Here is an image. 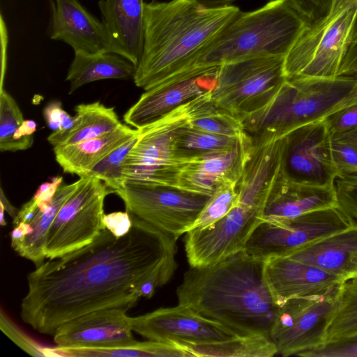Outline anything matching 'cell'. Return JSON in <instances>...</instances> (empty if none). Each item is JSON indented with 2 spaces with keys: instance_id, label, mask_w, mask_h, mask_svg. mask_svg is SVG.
Returning <instances> with one entry per match:
<instances>
[{
  "instance_id": "16",
  "label": "cell",
  "mask_w": 357,
  "mask_h": 357,
  "mask_svg": "<svg viewBox=\"0 0 357 357\" xmlns=\"http://www.w3.org/2000/svg\"><path fill=\"white\" fill-rule=\"evenodd\" d=\"M128 310L104 308L65 322L53 335L56 348L107 347L134 341Z\"/></svg>"
},
{
  "instance_id": "43",
  "label": "cell",
  "mask_w": 357,
  "mask_h": 357,
  "mask_svg": "<svg viewBox=\"0 0 357 357\" xmlns=\"http://www.w3.org/2000/svg\"><path fill=\"white\" fill-rule=\"evenodd\" d=\"M357 73V37L354 38L342 61L338 76H351Z\"/></svg>"
},
{
  "instance_id": "11",
  "label": "cell",
  "mask_w": 357,
  "mask_h": 357,
  "mask_svg": "<svg viewBox=\"0 0 357 357\" xmlns=\"http://www.w3.org/2000/svg\"><path fill=\"white\" fill-rule=\"evenodd\" d=\"M338 287L325 294L291 298L279 307L270 333L278 354L300 356L323 345Z\"/></svg>"
},
{
  "instance_id": "2",
  "label": "cell",
  "mask_w": 357,
  "mask_h": 357,
  "mask_svg": "<svg viewBox=\"0 0 357 357\" xmlns=\"http://www.w3.org/2000/svg\"><path fill=\"white\" fill-rule=\"evenodd\" d=\"M178 304L217 321L238 335L270 338L279 305L266 275V260L245 250L202 267H190L176 289Z\"/></svg>"
},
{
  "instance_id": "27",
  "label": "cell",
  "mask_w": 357,
  "mask_h": 357,
  "mask_svg": "<svg viewBox=\"0 0 357 357\" xmlns=\"http://www.w3.org/2000/svg\"><path fill=\"white\" fill-rule=\"evenodd\" d=\"M79 180L70 184H61L49 202H37L38 209L28 223L32 232L26 235L17 252L22 257L31 261L36 267L44 263L47 232L59 209L77 189ZM34 199V198H33Z\"/></svg>"
},
{
  "instance_id": "30",
  "label": "cell",
  "mask_w": 357,
  "mask_h": 357,
  "mask_svg": "<svg viewBox=\"0 0 357 357\" xmlns=\"http://www.w3.org/2000/svg\"><path fill=\"white\" fill-rule=\"evenodd\" d=\"M62 356L73 357H192L173 343L148 340L107 347L54 348Z\"/></svg>"
},
{
  "instance_id": "38",
  "label": "cell",
  "mask_w": 357,
  "mask_h": 357,
  "mask_svg": "<svg viewBox=\"0 0 357 357\" xmlns=\"http://www.w3.org/2000/svg\"><path fill=\"white\" fill-rule=\"evenodd\" d=\"M0 321L2 331L28 354L35 356H62L54 348L43 347L30 338L18 328L3 311L1 312Z\"/></svg>"
},
{
  "instance_id": "45",
  "label": "cell",
  "mask_w": 357,
  "mask_h": 357,
  "mask_svg": "<svg viewBox=\"0 0 357 357\" xmlns=\"http://www.w3.org/2000/svg\"><path fill=\"white\" fill-rule=\"evenodd\" d=\"M38 209V202L33 197L19 210L17 216L13 219V225L17 226L20 222L29 223L35 216Z\"/></svg>"
},
{
  "instance_id": "42",
  "label": "cell",
  "mask_w": 357,
  "mask_h": 357,
  "mask_svg": "<svg viewBox=\"0 0 357 357\" xmlns=\"http://www.w3.org/2000/svg\"><path fill=\"white\" fill-rule=\"evenodd\" d=\"M102 222L105 228L118 238L128 233L132 225L131 216L126 211L105 214Z\"/></svg>"
},
{
  "instance_id": "36",
  "label": "cell",
  "mask_w": 357,
  "mask_h": 357,
  "mask_svg": "<svg viewBox=\"0 0 357 357\" xmlns=\"http://www.w3.org/2000/svg\"><path fill=\"white\" fill-rule=\"evenodd\" d=\"M331 144L340 176L357 175V128L332 135Z\"/></svg>"
},
{
  "instance_id": "52",
  "label": "cell",
  "mask_w": 357,
  "mask_h": 357,
  "mask_svg": "<svg viewBox=\"0 0 357 357\" xmlns=\"http://www.w3.org/2000/svg\"><path fill=\"white\" fill-rule=\"evenodd\" d=\"M155 0H152L151 1H154Z\"/></svg>"
},
{
  "instance_id": "8",
  "label": "cell",
  "mask_w": 357,
  "mask_h": 357,
  "mask_svg": "<svg viewBox=\"0 0 357 357\" xmlns=\"http://www.w3.org/2000/svg\"><path fill=\"white\" fill-rule=\"evenodd\" d=\"M79 180L77 189L62 205L47 232V259H53L90 244L105 229L104 201L113 191L93 176Z\"/></svg>"
},
{
  "instance_id": "12",
  "label": "cell",
  "mask_w": 357,
  "mask_h": 357,
  "mask_svg": "<svg viewBox=\"0 0 357 357\" xmlns=\"http://www.w3.org/2000/svg\"><path fill=\"white\" fill-rule=\"evenodd\" d=\"M326 119L301 126L284 136L283 174L294 181L334 185L340 177Z\"/></svg>"
},
{
  "instance_id": "34",
  "label": "cell",
  "mask_w": 357,
  "mask_h": 357,
  "mask_svg": "<svg viewBox=\"0 0 357 357\" xmlns=\"http://www.w3.org/2000/svg\"><path fill=\"white\" fill-rule=\"evenodd\" d=\"M189 126L207 132L238 139L248 135L239 118L215 106L192 119Z\"/></svg>"
},
{
  "instance_id": "9",
  "label": "cell",
  "mask_w": 357,
  "mask_h": 357,
  "mask_svg": "<svg viewBox=\"0 0 357 357\" xmlns=\"http://www.w3.org/2000/svg\"><path fill=\"white\" fill-rule=\"evenodd\" d=\"M114 192L129 213L178 238L191 229L209 198L129 178Z\"/></svg>"
},
{
  "instance_id": "31",
  "label": "cell",
  "mask_w": 357,
  "mask_h": 357,
  "mask_svg": "<svg viewBox=\"0 0 357 357\" xmlns=\"http://www.w3.org/2000/svg\"><path fill=\"white\" fill-rule=\"evenodd\" d=\"M357 335V275L340 282L328 319L323 345Z\"/></svg>"
},
{
  "instance_id": "7",
  "label": "cell",
  "mask_w": 357,
  "mask_h": 357,
  "mask_svg": "<svg viewBox=\"0 0 357 357\" xmlns=\"http://www.w3.org/2000/svg\"><path fill=\"white\" fill-rule=\"evenodd\" d=\"M284 60L282 55L259 56L219 66L214 105L239 119L260 108L285 79Z\"/></svg>"
},
{
  "instance_id": "24",
  "label": "cell",
  "mask_w": 357,
  "mask_h": 357,
  "mask_svg": "<svg viewBox=\"0 0 357 357\" xmlns=\"http://www.w3.org/2000/svg\"><path fill=\"white\" fill-rule=\"evenodd\" d=\"M137 133L138 130L121 123L102 136L75 144L54 147L55 158L64 173L85 176L112 151Z\"/></svg>"
},
{
  "instance_id": "51",
  "label": "cell",
  "mask_w": 357,
  "mask_h": 357,
  "mask_svg": "<svg viewBox=\"0 0 357 357\" xmlns=\"http://www.w3.org/2000/svg\"><path fill=\"white\" fill-rule=\"evenodd\" d=\"M357 37V25H356V33H355V36H354V38Z\"/></svg>"
},
{
  "instance_id": "13",
  "label": "cell",
  "mask_w": 357,
  "mask_h": 357,
  "mask_svg": "<svg viewBox=\"0 0 357 357\" xmlns=\"http://www.w3.org/2000/svg\"><path fill=\"white\" fill-rule=\"evenodd\" d=\"M263 211L238 203L214 224L185 233V251L190 267H202L244 250Z\"/></svg>"
},
{
  "instance_id": "10",
  "label": "cell",
  "mask_w": 357,
  "mask_h": 357,
  "mask_svg": "<svg viewBox=\"0 0 357 357\" xmlns=\"http://www.w3.org/2000/svg\"><path fill=\"white\" fill-rule=\"evenodd\" d=\"M351 227L348 218L337 206L292 218L262 220L253 231L244 250L255 257L267 260L287 255Z\"/></svg>"
},
{
  "instance_id": "49",
  "label": "cell",
  "mask_w": 357,
  "mask_h": 357,
  "mask_svg": "<svg viewBox=\"0 0 357 357\" xmlns=\"http://www.w3.org/2000/svg\"><path fill=\"white\" fill-rule=\"evenodd\" d=\"M1 206V212H0V214H1V218H0V224L2 226H5L6 225V220L4 219V211H5V209H4V207L3 206L2 204H0Z\"/></svg>"
},
{
  "instance_id": "15",
  "label": "cell",
  "mask_w": 357,
  "mask_h": 357,
  "mask_svg": "<svg viewBox=\"0 0 357 357\" xmlns=\"http://www.w3.org/2000/svg\"><path fill=\"white\" fill-rule=\"evenodd\" d=\"M130 324L132 330L142 337L168 343L213 342L238 335L222 324L180 304L130 317Z\"/></svg>"
},
{
  "instance_id": "18",
  "label": "cell",
  "mask_w": 357,
  "mask_h": 357,
  "mask_svg": "<svg viewBox=\"0 0 357 357\" xmlns=\"http://www.w3.org/2000/svg\"><path fill=\"white\" fill-rule=\"evenodd\" d=\"M50 38L70 45L74 52L114 53L102 22L78 0L52 1Z\"/></svg>"
},
{
  "instance_id": "39",
  "label": "cell",
  "mask_w": 357,
  "mask_h": 357,
  "mask_svg": "<svg viewBox=\"0 0 357 357\" xmlns=\"http://www.w3.org/2000/svg\"><path fill=\"white\" fill-rule=\"evenodd\" d=\"M303 357H357V335L303 353Z\"/></svg>"
},
{
  "instance_id": "50",
  "label": "cell",
  "mask_w": 357,
  "mask_h": 357,
  "mask_svg": "<svg viewBox=\"0 0 357 357\" xmlns=\"http://www.w3.org/2000/svg\"><path fill=\"white\" fill-rule=\"evenodd\" d=\"M309 3L314 5L315 6H320L321 0H307Z\"/></svg>"
},
{
  "instance_id": "6",
  "label": "cell",
  "mask_w": 357,
  "mask_h": 357,
  "mask_svg": "<svg viewBox=\"0 0 357 357\" xmlns=\"http://www.w3.org/2000/svg\"><path fill=\"white\" fill-rule=\"evenodd\" d=\"M212 91L180 105L138 130V139L121 168L123 179L176 188L180 171L190 158H182L177 155L176 138L192 119L215 106L211 98Z\"/></svg>"
},
{
  "instance_id": "48",
  "label": "cell",
  "mask_w": 357,
  "mask_h": 357,
  "mask_svg": "<svg viewBox=\"0 0 357 357\" xmlns=\"http://www.w3.org/2000/svg\"><path fill=\"white\" fill-rule=\"evenodd\" d=\"M235 0H197V1L206 8H220L229 6Z\"/></svg>"
},
{
  "instance_id": "1",
  "label": "cell",
  "mask_w": 357,
  "mask_h": 357,
  "mask_svg": "<svg viewBox=\"0 0 357 357\" xmlns=\"http://www.w3.org/2000/svg\"><path fill=\"white\" fill-rule=\"evenodd\" d=\"M125 236L102 229L90 244L49 259L27 276L22 320L37 332L54 335L59 326L100 309L132 307L148 281L167 284L176 268V241L130 214Z\"/></svg>"
},
{
  "instance_id": "5",
  "label": "cell",
  "mask_w": 357,
  "mask_h": 357,
  "mask_svg": "<svg viewBox=\"0 0 357 357\" xmlns=\"http://www.w3.org/2000/svg\"><path fill=\"white\" fill-rule=\"evenodd\" d=\"M310 19L299 0H271L253 11L241 12L205 48L192 68H218L259 56H285Z\"/></svg>"
},
{
  "instance_id": "21",
  "label": "cell",
  "mask_w": 357,
  "mask_h": 357,
  "mask_svg": "<svg viewBox=\"0 0 357 357\" xmlns=\"http://www.w3.org/2000/svg\"><path fill=\"white\" fill-rule=\"evenodd\" d=\"M144 0H100L102 22L114 53L137 67L144 41Z\"/></svg>"
},
{
  "instance_id": "40",
  "label": "cell",
  "mask_w": 357,
  "mask_h": 357,
  "mask_svg": "<svg viewBox=\"0 0 357 357\" xmlns=\"http://www.w3.org/2000/svg\"><path fill=\"white\" fill-rule=\"evenodd\" d=\"M43 116L47 126L52 132H63L72 128L75 116H71L66 112L61 101L53 100L47 103L43 109Z\"/></svg>"
},
{
  "instance_id": "29",
  "label": "cell",
  "mask_w": 357,
  "mask_h": 357,
  "mask_svg": "<svg viewBox=\"0 0 357 357\" xmlns=\"http://www.w3.org/2000/svg\"><path fill=\"white\" fill-rule=\"evenodd\" d=\"M36 123L24 120L15 100L3 89L0 92V150L24 151L33 143Z\"/></svg>"
},
{
  "instance_id": "26",
  "label": "cell",
  "mask_w": 357,
  "mask_h": 357,
  "mask_svg": "<svg viewBox=\"0 0 357 357\" xmlns=\"http://www.w3.org/2000/svg\"><path fill=\"white\" fill-rule=\"evenodd\" d=\"M75 110L72 128L63 132H52L48 136L47 140L53 147L75 144L102 136L121 124L114 108L98 101L79 104Z\"/></svg>"
},
{
  "instance_id": "17",
  "label": "cell",
  "mask_w": 357,
  "mask_h": 357,
  "mask_svg": "<svg viewBox=\"0 0 357 357\" xmlns=\"http://www.w3.org/2000/svg\"><path fill=\"white\" fill-rule=\"evenodd\" d=\"M252 146L248 134L233 150L190 158L180 171L176 188L210 197L223 183H238Z\"/></svg>"
},
{
  "instance_id": "35",
  "label": "cell",
  "mask_w": 357,
  "mask_h": 357,
  "mask_svg": "<svg viewBox=\"0 0 357 357\" xmlns=\"http://www.w3.org/2000/svg\"><path fill=\"white\" fill-rule=\"evenodd\" d=\"M139 135L137 133L122 144L100 161L87 176H93L102 180L113 192L123 183L121 168L127 155L136 144Z\"/></svg>"
},
{
  "instance_id": "37",
  "label": "cell",
  "mask_w": 357,
  "mask_h": 357,
  "mask_svg": "<svg viewBox=\"0 0 357 357\" xmlns=\"http://www.w3.org/2000/svg\"><path fill=\"white\" fill-rule=\"evenodd\" d=\"M337 206L351 226L357 227V175H344L335 183Z\"/></svg>"
},
{
  "instance_id": "3",
  "label": "cell",
  "mask_w": 357,
  "mask_h": 357,
  "mask_svg": "<svg viewBox=\"0 0 357 357\" xmlns=\"http://www.w3.org/2000/svg\"><path fill=\"white\" fill-rule=\"evenodd\" d=\"M197 0L145 2L144 41L133 80L147 90L192 68L205 48L239 15Z\"/></svg>"
},
{
  "instance_id": "47",
  "label": "cell",
  "mask_w": 357,
  "mask_h": 357,
  "mask_svg": "<svg viewBox=\"0 0 357 357\" xmlns=\"http://www.w3.org/2000/svg\"><path fill=\"white\" fill-rule=\"evenodd\" d=\"M0 195V203L3 204L5 211H6L14 219L17 216L19 210L10 203L4 195L2 188H1Z\"/></svg>"
},
{
  "instance_id": "44",
  "label": "cell",
  "mask_w": 357,
  "mask_h": 357,
  "mask_svg": "<svg viewBox=\"0 0 357 357\" xmlns=\"http://www.w3.org/2000/svg\"><path fill=\"white\" fill-rule=\"evenodd\" d=\"M63 183L62 176H54L51 181L42 183L36 191L33 198L37 202H49L54 197L58 188Z\"/></svg>"
},
{
  "instance_id": "28",
  "label": "cell",
  "mask_w": 357,
  "mask_h": 357,
  "mask_svg": "<svg viewBox=\"0 0 357 357\" xmlns=\"http://www.w3.org/2000/svg\"><path fill=\"white\" fill-rule=\"evenodd\" d=\"M171 343L184 349L192 356L272 357L278 349L272 340L264 335H237L206 342L174 341Z\"/></svg>"
},
{
  "instance_id": "22",
  "label": "cell",
  "mask_w": 357,
  "mask_h": 357,
  "mask_svg": "<svg viewBox=\"0 0 357 357\" xmlns=\"http://www.w3.org/2000/svg\"><path fill=\"white\" fill-rule=\"evenodd\" d=\"M337 206L335 185L319 186L303 183L286 177L282 173L268 198L263 220L292 218Z\"/></svg>"
},
{
  "instance_id": "14",
  "label": "cell",
  "mask_w": 357,
  "mask_h": 357,
  "mask_svg": "<svg viewBox=\"0 0 357 357\" xmlns=\"http://www.w3.org/2000/svg\"><path fill=\"white\" fill-rule=\"evenodd\" d=\"M218 68H192L145 90L125 113L124 122L142 130L180 105L213 90Z\"/></svg>"
},
{
  "instance_id": "25",
  "label": "cell",
  "mask_w": 357,
  "mask_h": 357,
  "mask_svg": "<svg viewBox=\"0 0 357 357\" xmlns=\"http://www.w3.org/2000/svg\"><path fill=\"white\" fill-rule=\"evenodd\" d=\"M136 68L132 62L114 53L75 52L66 76L69 94L93 82L133 78Z\"/></svg>"
},
{
  "instance_id": "23",
  "label": "cell",
  "mask_w": 357,
  "mask_h": 357,
  "mask_svg": "<svg viewBox=\"0 0 357 357\" xmlns=\"http://www.w3.org/2000/svg\"><path fill=\"white\" fill-rule=\"evenodd\" d=\"M284 256L343 279L350 277L357 273V227L351 226Z\"/></svg>"
},
{
  "instance_id": "53",
  "label": "cell",
  "mask_w": 357,
  "mask_h": 357,
  "mask_svg": "<svg viewBox=\"0 0 357 357\" xmlns=\"http://www.w3.org/2000/svg\"><path fill=\"white\" fill-rule=\"evenodd\" d=\"M355 275H357V273H356Z\"/></svg>"
},
{
  "instance_id": "4",
  "label": "cell",
  "mask_w": 357,
  "mask_h": 357,
  "mask_svg": "<svg viewBox=\"0 0 357 357\" xmlns=\"http://www.w3.org/2000/svg\"><path fill=\"white\" fill-rule=\"evenodd\" d=\"M355 104L356 77H285L265 105L240 119L252 138L270 140Z\"/></svg>"
},
{
  "instance_id": "46",
  "label": "cell",
  "mask_w": 357,
  "mask_h": 357,
  "mask_svg": "<svg viewBox=\"0 0 357 357\" xmlns=\"http://www.w3.org/2000/svg\"><path fill=\"white\" fill-rule=\"evenodd\" d=\"M31 232L32 228L28 223L20 222L17 226H15L10 234L11 247L15 251L20 247L24 237Z\"/></svg>"
},
{
  "instance_id": "20",
  "label": "cell",
  "mask_w": 357,
  "mask_h": 357,
  "mask_svg": "<svg viewBox=\"0 0 357 357\" xmlns=\"http://www.w3.org/2000/svg\"><path fill=\"white\" fill-rule=\"evenodd\" d=\"M266 275L277 304L291 298L325 294L343 278L288 256L266 260Z\"/></svg>"
},
{
  "instance_id": "19",
  "label": "cell",
  "mask_w": 357,
  "mask_h": 357,
  "mask_svg": "<svg viewBox=\"0 0 357 357\" xmlns=\"http://www.w3.org/2000/svg\"><path fill=\"white\" fill-rule=\"evenodd\" d=\"M284 151V137L270 140L252 139L250 154L237 185L238 203L264 212L268 198L282 174Z\"/></svg>"
},
{
  "instance_id": "41",
  "label": "cell",
  "mask_w": 357,
  "mask_h": 357,
  "mask_svg": "<svg viewBox=\"0 0 357 357\" xmlns=\"http://www.w3.org/2000/svg\"><path fill=\"white\" fill-rule=\"evenodd\" d=\"M331 135L357 128V104L344 107L326 118Z\"/></svg>"
},
{
  "instance_id": "33",
  "label": "cell",
  "mask_w": 357,
  "mask_h": 357,
  "mask_svg": "<svg viewBox=\"0 0 357 357\" xmlns=\"http://www.w3.org/2000/svg\"><path fill=\"white\" fill-rule=\"evenodd\" d=\"M237 185L236 182L220 185L209 197L191 229L206 228L227 214L238 202Z\"/></svg>"
},
{
  "instance_id": "32",
  "label": "cell",
  "mask_w": 357,
  "mask_h": 357,
  "mask_svg": "<svg viewBox=\"0 0 357 357\" xmlns=\"http://www.w3.org/2000/svg\"><path fill=\"white\" fill-rule=\"evenodd\" d=\"M218 135L190 127L183 128L175 142L177 155L182 158L229 151L234 149L242 139Z\"/></svg>"
}]
</instances>
